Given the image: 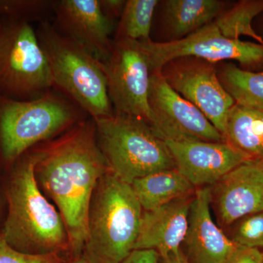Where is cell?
Returning a JSON list of instances; mask_svg holds the SVG:
<instances>
[{"label": "cell", "mask_w": 263, "mask_h": 263, "mask_svg": "<svg viewBox=\"0 0 263 263\" xmlns=\"http://www.w3.org/2000/svg\"><path fill=\"white\" fill-rule=\"evenodd\" d=\"M38 185L58 209L70 243V257L81 258L88 231L90 201L98 180L109 172L92 118L35 148Z\"/></svg>", "instance_id": "6da1fadb"}, {"label": "cell", "mask_w": 263, "mask_h": 263, "mask_svg": "<svg viewBox=\"0 0 263 263\" xmlns=\"http://www.w3.org/2000/svg\"><path fill=\"white\" fill-rule=\"evenodd\" d=\"M37 160L34 149L15 162L7 188L8 214L0 233L12 248L22 253L70 257V238L65 221L36 180Z\"/></svg>", "instance_id": "7a4b0ae2"}, {"label": "cell", "mask_w": 263, "mask_h": 263, "mask_svg": "<svg viewBox=\"0 0 263 263\" xmlns=\"http://www.w3.org/2000/svg\"><path fill=\"white\" fill-rule=\"evenodd\" d=\"M143 212L131 185L106 173L90 201L81 257L87 263L122 262L135 250Z\"/></svg>", "instance_id": "3957f363"}, {"label": "cell", "mask_w": 263, "mask_h": 263, "mask_svg": "<svg viewBox=\"0 0 263 263\" xmlns=\"http://www.w3.org/2000/svg\"><path fill=\"white\" fill-rule=\"evenodd\" d=\"M86 114L72 100L50 90L31 101L0 97V152L15 163L34 145L67 131Z\"/></svg>", "instance_id": "277c9868"}, {"label": "cell", "mask_w": 263, "mask_h": 263, "mask_svg": "<svg viewBox=\"0 0 263 263\" xmlns=\"http://www.w3.org/2000/svg\"><path fill=\"white\" fill-rule=\"evenodd\" d=\"M36 34L54 86L95 120L113 116L106 77L100 63L57 32L48 20L40 22Z\"/></svg>", "instance_id": "5b68a950"}, {"label": "cell", "mask_w": 263, "mask_h": 263, "mask_svg": "<svg viewBox=\"0 0 263 263\" xmlns=\"http://www.w3.org/2000/svg\"><path fill=\"white\" fill-rule=\"evenodd\" d=\"M95 122L109 169L124 182L131 184L147 175L176 168L165 141L141 119L114 113Z\"/></svg>", "instance_id": "8992f818"}, {"label": "cell", "mask_w": 263, "mask_h": 263, "mask_svg": "<svg viewBox=\"0 0 263 263\" xmlns=\"http://www.w3.org/2000/svg\"><path fill=\"white\" fill-rule=\"evenodd\" d=\"M54 86L36 31L29 22L8 18L0 29V97L31 101Z\"/></svg>", "instance_id": "52a82bcc"}, {"label": "cell", "mask_w": 263, "mask_h": 263, "mask_svg": "<svg viewBox=\"0 0 263 263\" xmlns=\"http://www.w3.org/2000/svg\"><path fill=\"white\" fill-rule=\"evenodd\" d=\"M100 65L106 77L114 113L138 118L151 127L153 116L148 105L150 65L141 42L114 39L108 60Z\"/></svg>", "instance_id": "ba28073f"}, {"label": "cell", "mask_w": 263, "mask_h": 263, "mask_svg": "<svg viewBox=\"0 0 263 263\" xmlns=\"http://www.w3.org/2000/svg\"><path fill=\"white\" fill-rule=\"evenodd\" d=\"M139 41L148 56L151 73L160 71L171 60L183 57H197L214 64L233 60L247 67L263 65V45L226 37L214 21L179 41Z\"/></svg>", "instance_id": "9c48e42d"}, {"label": "cell", "mask_w": 263, "mask_h": 263, "mask_svg": "<svg viewBox=\"0 0 263 263\" xmlns=\"http://www.w3.org/2000/svg\"><path fill=\"white\" fill-rule=\"evenodd\" d=\"M160 71L167 84L224 136L227 117L235 103L219 81L216 64L197 57H179L164 64Z\"/></svg>", "instance_id": "30bf717a"}, {"label": "cell", "mask_w": 263, "mask_h": 263, "mask_svg": "<svg viewBox=\"0 0 263 263\" xmlns=\"http://www.w3.org/2000/svg\"><path fill=\"white\" fill-rule=\"evenodd\" d=\"M148 105L151 128L164 141L226 142L198 108L167 84L160 71L151 73Z\"/></svg>", "instance_id": "8fae6325"}, {"label": "cell", "mask_w": 263, "mask_h": 263, "mask_svg": "<svg viewBox=\"0 0 263 263\" xmlns=\"http://www.w3.org/2000/svg\"><path fill=\"white\" fill-rule=\"evenodd\" d=\"M57 32L84 50L99 63L112 51L114 21L105 16L99 0H60L53 9Z\"/></svg>", "instance_id": "7c38bea8"}, {"label": "cell", "mask_w": 263, "mask_h": 263, "mask_svg": "<svg viewBox=\"0 0 263 263\" xmlns=\"http://www.w3.org/2000/svg\"><path fill=\"white\" fill-rule=\"evenodd\" d=\"M211 204L220 227L263 211V159L232 170L211 186Z\"/></svg>", "instance_id": "4fadbf2b"}, {"label": "cell", "mask_w": 263, "mask_h": 263, "mask_svg": "<svg viewBox=\"0 0 263 263\" xmlns=\"http://www.w3.org/2000/svg\"><path fill=\"white\" fill-rule=\"evenodd\" d=\"M164 141L176 168L195 188L212 186L232 170L250 160L227 142Z\"/></svg>", "instance_id": "5bb4252c"}, {"label": "cell", "mask_w": 263, "mask_h": 263, "mask_svg": "<svg viewBox=\"0 0 263 263\" xmlns=\"http://www.w3.org/2000/svg\"><path fill=\"white\" fill-rule=\"evenodd\" d=\"M235 245L211 214V186L197 188L181 250L189 263H223Z\"/></svg>", "instance_id": "9a60e30c"}, {"label": "cell", "mask_w": 263, "mask_h": 263, "mask_svg": "<svg viewBox=\"0 0 263 263\" xmlns=\"http://www.w3.org/2000/svg\"><path fill=\"white\" fill-rule=\"evenodd\" d=\"M195 195V194H194ZM194 195L152 211H143L135 249H153L160 258L181 251Z\"/></svg>", "instance_id": "2e32d148"}, {"label": "cell", "mask_w": 263, "mask_h": 263, "mask_svg": "<svg viewBox=\"0 0 263 263\" xmlns=\"http://www.w3.org/2000/svg\"><path fill=\"white\" fill-rule=\"evenodd\" d=\"M219 0H167L164 2V16L172 41H179L197 32L226 10Z\"/></svg>", "instance_id": "e0dca14e"}, {"label": "cell", "mask_w": 263, "mask_h": 263, "mask_svg": "<svg viewBox=\"0 0 263 263\" xmlns=\"http://www.w3.org/2000/svg\"><path fill=\"white\" fill-rule=\"evenodd\" d=\"M143 211H152L168 202L193 195L197 188L177 169L157 171L131 183Z\"/></svg>", "instance_id": "ac0fdd59"}, {"label": "cell", "mask_w": 263, "mask_h": 263, "mask_svg": "<svg viewBox=\"0 0 263 263\" xmlns=\"http://www.w3.org/2000/svg\"><path fill=\"white\" fill-rule=\"evenodd\" d=\"M224 137L249 160H262L263 111L235 103L227 117Z\"/></svg>", "instance_id": "d6986e66"}, {"label": "cell", "mask_w": 263, "mask_h": 263, "mask_svg": "<svg viewBox=\"0 0 263 263\" xmlns=\"http://www.w3.org/2000/svg\"><path fill=\"white\" fill-rule=\"evenodd\" d=\"M216 71L221 85L235 103L263 111V71L251 72L228 62L221 63Z\"/></svg>", "instance_id": "ffe728a7"}, {"label": "cell", "mask_w": 263, "mask_h": 263, "mask_svg": "<svg viewBox=\"0 0 263 263\" xmlns=\"http://www.w3.org/2000/svg\"><path fill=\"white\" fill-rule=\"evenodd\" d=\"M157 0H129L118 24L115 39L127 38L134 41L151 40L152 18Z\"/></svg>", "instance_id": "44dd1931"}, {"label": "cell", "mask_w": 263, "mask_h": 263, "mask_svg": "<svg viewBox=\"0 0 263 263\" xmlns=\"http://www.w3.org/2000/svg\"><path fill=\"white\" fill-rule=\"evenodd\" d=\"M262 11L263 0L241 1L230 9L224 10L214 22L226 37L239 39L240 36H249L263 45L262 38L252 27L254 17Z\"/></svg>", "instance_id": "7402d4cb"}, {"label": "cell", "mask_w": 263, "mask_h": 263, "mask_svg": "<svg viewBox=\"0 0 263 263\" xmlns=\"http://www.w3.org/2000/svg\"><path fill=\"white\" fill-rule=\"evenodd\" d=\"M56 1L48 0H0V15L8 18L47 21L46 15L53 12Z\"/></svg>", "instance_id": "603a6c76"}, {"label": "cell", "mask_w": 263, "mask_h": 263, "mask_svg": "<svg viewBox=\"0 0 263 263\" xmlns=\"http://www.w3.org/2000/svg\"><path fill=\"white\" fill-rule=\"evenodd\" d=\"M228 238L235 245L249 248H263V211L245 216L228 227Z\"/></svg>", "instance_id": "cb8c5ba5"}, {"label": "cell", "mask_w": 263, "mask_h": 263, "mask_svg": "<svg viewBox=\"0 0 263 263\" xmlns=\"http://www.w3.org/2000/svg\"><path fill=\"white\" fill-rule=\"evenodd\" d=\"M70 257L63 254L32 255L22 253L11 247L0 233V263H72Z\"/></svg>", "instance_id": "d4e9b609"}, {"label": "cell", "mask_w": 263, "mask_h": 263, "mask_svg": "<svg viewBox=\"0 0 263 263\" xmlns=\"http://www.w3.org/2000/svg\"><path fill=\"white\" fill-rule=\"evenodd\" d=\"M223 263H263V254L258 249L235 245Z\"/></svg>", "instance_id": "484cf974"}, {"label": "cell", "mask_w": 263, "mask_h": 263, "mask_svg": "<svg viewBox=\"0 0 263 263\" xmlns=\"http://www.w3.org/2000/svg\"><path fill=\"white\" fill-rule=\"evenodd\" d=\"M121 263H160V257L153 249H135Z\"/></svg>", "instance_id": "4316f807"}, {"label": "cell", "mask_w": 263, "mask_h": 263, "mask_svg": "<svg viewBox=\"0 0 263 263\" xmlns=\"http://www.w3.org/2000/svg\"><path fill=\"white\" fill-rule=\"evenodd\" d=\"M100 8L105 16L114 21L122 16L126 1L124 0H99Z\"/></svg>", "instance_id": "83f0119b"}, {"label": "cell", "mask_w": 263, "mask_h": 263, "mask_svg": "<svg viewBox=\"0 0 263 263\" xmlns=\"http://www.w3.org/2000/svg\"><path fill=\"white\" fill-rule=\"evenodd\" d=\"M160 263H189L181 251L176 254H171L165 257L160 258Z\"/></svg>", "instance_id": "f1b7e54d"}, {"label": "cell", "mask_w": 263, "mask_h": 263, "mask_svg": "<svg viewBox=\"0 0 263 263\" xmlns=\"http://www.w3.org/2000/svg\"><path fill=\"white\" fill-rule=\"evenodd\" d=\"M73 263H87V262H86V261H85L84 259L82 258V257H81V258L76 259V260L74 261Z\"/></svg>", "instance_id": "f546056e"}, {"label": "cell", "mask_w": 263, "mask_h": 263, "mask_svg": "<svg viewBox=\"0 0 263 263\" xmlns=\"http://www.w3.org/2000/svg\"><path fill=\"white\" fill-rule=\"evenodd\" d=\"M2 25H3V19H2V16L0 15V29L2 28Z\"/></svg>", "instance_id": "4dcf8cb0"}, {"label": "cell", "mask_w": 263, "mask_h": 263, "mask_svg": "<svg viewBox=\"0 0 263 263\" xmlns=\"http://www.w3.org/2000/svg\"><path fill=\"white\" fill-rule=\"evenodd\" d=\"M72 263H73V262H72Z\"/></svg>", "instance_id": "1f68e13d"}]
</instances>
